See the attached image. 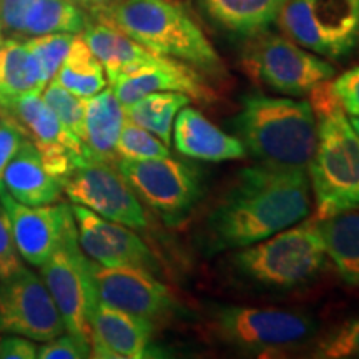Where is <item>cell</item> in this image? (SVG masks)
<instances>
[{
  "instance_id": "2",
  "label": "cell",
  "mask_w": 359,
  "mask_h": 359,
  "mask_svg": "<svg viewBox=\"0 0 359 359\" xmlns=\"http://www.w3.org/2000/svg\"><path fill=\"white\" fill-rule=\"evenodd\" d=\"M318 140L308 165L314 193V219L359 210V137L331 92L330 80L309 93Z\"/></svg>"
},
{
  "instance_id": "35",
  "label": "cell",
  "mask_w": 359,
  "mask_h": 359,
  "mask_svg": "<svg viewBox=\"0 0 359 359\" xmlns=\"http://www.w3.org/2000/svg\"><path fill=\"white\" fill-rule=\"evenodd\" d=\"M330 85L343 110L351 116H359V65L331 79Z\"/></svg>"
},
{
  "instance_id": "42",
  "label": "cell",
  "mask_w": 359,
  "mask_h": 359,
  "mask_svg": "<svg viewBox=\"0 0 359 359\" xmlns=\"http://www.w3.org/2000/svg\"><path fill=\"white\" fill-rule=\"evenodd\" d=\"M110 2H115V0H107V4H110ZM107 4H105V6H107Z\"/></svg>"
},
{
  "instance_id": "18",
  "label": "cell",
  "mask_w": 359,
  "mask_h": 359,
  "mask_svg": "<svg viewBox=\"0 0 359 359\" xmlns=\"http://www.w3.org/2000/svg\"><path fill=\"white\" fill-rule=\"evenodd\" d=\"M90 358L140 359L150 356L155 323L148 318L97 303L90 318Z\"/></svg>"
},
{
  "instance_id": "12",
  "label": "cell",
  "mask_w": 359,
  "mask_h": 359,
  "mask_svg": "<svg viewBox=\"0 0 359 359\" xmlns=\"http://www.w3.org/2000/svg\"><path fill=\"white\" fill-rule=\"evenodd\" d=\"M0 116L12 120L20 128L39 150L45 170L60 183L87 156L83 142L62 125L43 102L42 93L0 95Z\"/></svg>"
},
{
  "instance_id": "28",
  "label": "cell",
  "mask_w": 359,
  "mask_h": 359,
  "mask_svg": "<svg viewBox=\"0 0 359 359\" xmlns=\"http://www.w3.org/2000/svg\"><path fill=\"white\" fill-rule=\"evenodd\" d=\"M191 98L180 92H154L138 98L137 102L123 107L130 122L140 125L165 145H170L173 133V123L178 111L187 107Z\"/></svg>"
},
{
  "instance_id": "31",
  "label": "cell",
  "mask_w": 359,
  "mask_h": 359,
  "mask_svg": "<svg viewBox=\"0 0 359 359\" xmlns=\"http://www.w3.org/2000/svg\"><path fill=\"white\" fill-rule=\"evenodd\" d=\"M116 155L125 160H150L168 156L170 150L158 137L127 118L116 142Z\"/></svg>"
},
{
  "instance_id": "33",
  "label": "cell",
  "mask_w": 359,
  "mask_h": 359,
  "mask_svg": "<svg viewBox=\"0 0 359 359\" xmlns=\"http://www.w3.org/2000/svg\"><path fill=\"white\" fill-rule=\"evenodd\" d=\"M40 359H83L90 358V343L79 336L65 333L50 341H45L37 348Z\"/></svg>"
},
{
  "instance_id": "38",
  "label": "cell",
  "mask_w": 359,
  "mask_h": 359,
  "mask_svg": "<svg viewBox=\"0 0 359 359\" xmlns=\"http://www.w3.org/2000/svg\"><path fill=\"white\" fill-rule=\"evenodd\" d=\"M37 358V344L19 334H6L0 338V359H34Z\"/></svg>"
},
{
  "instance_id": "5",
  "label": "cell",
  "mask_w": 359,
  "mask_h": 359,
  "mask_svg": "<svg viewBox=\"0 0 359 359\" xmlns=\"http://www.w3.org/2000/svg\"><path fill=\"white\" fill-rule=\"evenodd\" d=\"M231 275L246 286L286 293L311 285L327 264L316 219L303 222L245 248L230 258Z\"/></svg>"
},
{
  "instance_id": "34",
  "label": "cell",
  "mask_w": 359,
  "mask_h": 359,
  "mask_svg": "<svg viewBox=\"0 0 359 359\" xmlns=\"http://www.w3.org/2000/svg\"><path fill=\"white\" fill-rule=\"evenodd\" d=\"M24 268L22 257L17 250L11 219L0 203V280H7Z\"/></svg>"
},
{
  "instance_id": "36",
  "label": "cell",
  "mask_w": 359,
  "mask_h": 359,
  "mask_svg": "<svg viewBox=\"0 0 359 359\" xmlns=\"http://www.w3.org/2000/svg\"><path fill=\"white\" fill-rule=\"evenodd\" d=\"M24 138V133L12 120L0 116V191H4V170L12 160V156L17 154Z\"/></svg>"
},
{
  "instance_id": "16",
  "label": "cell",
  "mask_w": 359,
  "mask_h": 359,
  "mask_svg": "<svg viewBox=\"0 0 359 359\" xmlns=\"http://www.w3.org/2000/svg\"><path fill=\"white\" fill-rule=\"evenodd\" d=\"M0 203L11 219L13 240L22 259L40 268L58 248L67 226L74 222L72 206L67 203L29 206L17 201L6 190L0 191Z\"/></svg>"
},
{
  "instance_id": "23",
  "label": "cell",
  "mask_w": 359,
  "mask_h": 359,
  "mask_svg": "<svg viewBox=\"0 0 359 359\" xmlns=\"http://www.w3.org/2000/svg\"><path fill=\"white\" fill-rule=\"evenodd\" d=\"M286 0H201L215 24L240 37H255L276 24Z\"/></svg>"
},
{
  "instance_id": "40",
  "label": "cell",
  "mask_w": 359,
  "mask_h": 359,
  "mask_svg": "<svg viewBox=\"0 0 359 359\" xmlns=\"http://www.w3.org/2000/svg\"><path fill=\"white\" fill-rule=\"evenodd\" d=\"M349 122H351L354 132H356V135L359 137V116H353V118L349 120Z\"/></svg>"
},
{
  "instance_id": "14",
  "label": "cell",
  "mask_w": 359,
  "mask_h": 359,
  "mask_svg": "<svg viewBox=\"0 0 359 359\" xmlns=\"http://www.w3.org/2000/svg\"><path fill=\"white\" fill-rule=\"evenodd\" d=\"M90 273L98 303L138 314L154 323L165 321L180 311V304L155 273L133 266H102L90 259Z\"/></svg>"
},
{
  "instance_id": "4",
  "label": "cell",
  "mask_w": 359,
  "mask_h": 359,
  "mask_svg": "<svg viewBox=\"0 0 359 359\" xmlns=\"http://www.w3.org/2000/svg\"><path fill=\"white\" fill-rule=\"evenodd\" d=\"M98 20L116 27L156 55L218 75L223 62L201 27L173 0H115L95 8Z\"/></svg>"
},
{
  "instance_id": "6",
  "label": "cell",
  "mask_w": 359,
  "mask_h": 359,
  "mask_svg": "<svg viewBox=\"0 0 359 359\" xmlns=\"http://www.w3.org/2000/svg\"><path fill=\"white\" fill-rule=\"evenodd\" d=\"M206 316L210 331L219 343L257 356L302 348L320 330L313 316L291 309L212 304Z\"/></svg>"
},
{
  "instance_id": "9",
  "label": "cell",
  "mask_w": 359,
  "mask_h": 359,
  "mask_svg": "<svg viewBox=\"0 0 359 359\" xmlns=\"http://www.w3.org/2000/svg\"><path fill=\"white\" fill-rule=\"evenodd\" d=\"M276 24L294 43L336 60L359 42V0H286Z\"/></svg>"
},
{
  "instance_id": "25",
  "label": "cell",
  "mask_w": 359,
  "mask_h": 359,
  "mask_svg": "<svg viewBox=\"0 0 359 359\" xmlns=\"http://www.w3.org/2000/svg\"><path fill=\"white\" fill-rule=\"evenodd\" d=\"M45 82L34 53L19 37L6 39L0 58V95L20 97L42 93Z\"/></svg>"
},
{
  "instance_id": "30",
  "label": "cell",
  "mask_w": 359,
  "mask_h": 359,
  "mask_svg": "<svg viewBox=\"0 0 359 359\" xmlns=\"http://www.w3.org/2000/svg\"><path fill=\"white\" fill-rule=\"evenodd\" d=\"M43 102L50 107L62 125L83 142L85 135V98H80L50 80L42 90Z\"/></svg>"
},
{
  "instance_id": "22",
  "label": "cell",
  "mask_w": 359,
  "mask_h": 359,
  "mask_svg": "<svg viewBox=\"0 0 359 359\" xmlns=\"http://www.w3.org/2000/svg\"><path fill=\"white\" fill-rule=\"evenodd\" d=\"M82 37L102 64L110 83H114L127 72L150 64L161 57L103 20H98L95 24L88 22L82 32Z\"/></svg>"
},
{
  "instance_id": "32",
  "label": "cell",
  "mask_w": 359,
  "mask_h": 359,
  "mask_svg": "<svg viewBox=\"0 0 359 359\" xmlns=\"http://www.w3.org/2000/svg\"><path fill=\"white\" fill-rule=\"evenodd\" d=\"M74 39L75 34H47L25 40L27 47L34 53L47 83L57 75L62 62L65 60L67 53L70 50Z\"/></svg>"
},
{
  "instance_id": "20",
  "label": "cell",
  "mask_w": 359,
  "mask_h": 359,
  "mask_svg": "<svg viewBox=\"0 0 359 359\" xmlns=\"http://www.w3.org/2000/svg\"><path fill=\"white\" fill-rule=\"evenodd\" d=\"M2 182L8 195L29 206L53 205L62 195V183L45 170L39 150L27 138L7 163Z\"/></svg>"
},
{
  "instance_id": "7",
  "label": "cell",
  "mask_w": 359,
  "mask_h": 359,
  "mask_svg": "<svg viewBox=\"0 0 359 359\" xmlns=\"http://www.w3.org/2000/svg\"><path fill=\"white\" fill-rule=\"evenodd\" d=\"M137 198L167 226L188 222L205 196L203 172L172 155L150 160L118 158L115 163Z\"/></svg>"
},
{
  "instance_id": "26",
  "label": "cell",
  "mask_w": 359,
  "mask_h": 359,
  "mask_svg": "<svg viewBox=\"0 0 359 359\" xmlns=\"http://www.w3.org/2000/svg\"><path fill=\"white\" fill-rule=\"evenodd\" d=\"M87 15L75 0H34L22 22L20 37L47 34H82Z\"/></svg>"
},
{
  "instance_id": "19",
  "label": "cell",
  "mask_w": 359,
  "mask_h": 359,
  "mask_svg": "<svg viewBox=\"0 0 359 359\" xmlns=\"http://www.w3.org/2000/svg\"><path fill=\"white\" fill-rule=\"evenodd\" d=\"M172 140L183 156L200 161H230L246 156L243 143L238 137L223 132L210 122L200 110L183 107L173 123Z\"/></svg>"
},
{
  "instance_id": "21",
  "label": "cell",
  "mask_w": 359,
  "mask_h": 359,
  "mask_svg": "<svg viewBox=\"0 0 359 359\" xmlns=\"http://www.w3.org/2000/svg\"><path fill=\"white\" fill-rule=\"evenodd\" d=\"M125 120L123 105L114 88H103L95 95L85 98V135L83 145L92 158L115 165L118 161L116 142Z\"/></svg>"
},
{
  "instance_id": "13",
  "label": "cell",
  "mask_w": 359,
  "mask_h": 359,
  "mask_svg": "<svg viewBox=\"0 0 359 359\" xmlns=\"http://www.w3.org/2000/svg\"><path fill=\"white\" fill-rule=\"evenodd\" d=\"M64 333V320L42 276L24 266L0 280V334L45 343Z\"/></svg>"
},
{
  "instance_id": "27",
  "label": "cell",
  "mask_w": 359,
  "mask_h": 359,
  "mask_svg": "<svg viewBox=\"0 0 359 359\" xmlns=\"http://www.w3.org/2000/svg\"><path fill=\"white\" fill-rule=\"evenodd\" d=\"M52 80L80 98H88L107 87L105 70L88 48L82 34L75 35L65 60Z\"/></svg>"
},
{
  "instance_id": "1",
  "label": "cell",
  "mask_w": 359,
  "mask_h": 359,
  "mask_svg": "<svg viewBox=\"0 0 359 359\" xmlns=\"http://www.w3.org/2000/svg\"><path fill=\"white\" fill-rule=\"evenodd\" d=\"M311 215L306 170L253 165L236 173L198 231L206 257L235 251L276 235Z\"/></svg>"
},
{
  "instance_id": "41",
  "label": "cell",
  "mask_w": 359,
  "mask_h": 359,
  "mask_svg": "<svg viewBox=\"0 0 359 359\" xmlns=\"http://www.w3.org/2000/svg\"><path fill=\"white\" fill-rule=\"evenodd\" d=\"M4 45H6V39H4V32H2V29H0V58H2Z\"/></svg>"
},
{
  "instance_id": "15",
  "label": "cell",
  "mask_w": 359,
  "mask_h": 359,
  "mask_svg": "<svg viewBox=\"0 0 359 359\" xmlns=\"http://www.w3.org/2000/svg\"><path fill=\"white\" fill-rule=\"evenodd\" d=\"M80 248L85 257L102 266H133L160 275V259L150 245L132 228L110 222L85 206H72Z\"/></svg>"
},
{
  "instance_id": "39",
  "label": "cell",
  "mask_w": 359,
  "mask_h": 359,
  "mask_svg": "<svg viewBox=\"0 0 359 359\" xmlns=\"http://www.w3.org/2000/svg\"><path fill=\"white\" fill-rule=\"evenodd\" d=\"M75 2H79V4H83V6H88V7H92L93 11H95V8L102 7V6H105V4H107V0H75Z\"/></svg>"
},
{
  "instance_id": "24",
  "label": "cell",
  "mask_w": 359,
  "mask_h": 359,
  "mask_svg": "<svg viewBox=\"0 0 359 359\" xmlns=\"http://www.w3.org/2000/svg\"><path fill=\"white\" fill-rule=\"evenodd\" d=\"M316 228L341 280L359 288V210L316 219Z\"/></svg>"
},
{
  "instance_id": "8",
  "label": "cell",
  "mask_w": 359,
  "mask_h": 359,
  "mask_svg": "<svg viewBox=\"0 0 359 359\" xmlns=\"http://www.w3.org/2000/svg\"><path fill=\"white\" fill-rule=\"evenodd\" d=\"M243 67L251 79L281 95H309L318 85L334 79L336 69L286 35L268 30L250 37Z\"/></svg>"
},
{
  "instance_id": "11",
  "label": "cell",
  "mask_w": 359,
  "mask_h": 359,
  "mask_svg": "<svg viewBox=\"0 0 359 359\" xmlns=\"http://www.w3.org/2000/svg\"><path fill=\"white\" fill-rule=\"evenodd\" d=\"M62 190L75 205L85 206L98 217L138 231L150 228L145 206L115 165L87 155L62 182Z\"/></svg>"
},
{
  "instance_id": "10",
  "label": "cell",
  "mask_w": 359,
  "mask_h": 359,
  "mask_svg": "<svg viewBox=\"0 0 359 359\" xmlns=\"http://www.w3.org/2000/svg\"><path fill=\"white\" fill-rule=\"evenodd\" d=\"M40 276L60 311L67 333L90 343V318L98 299L90 273V259L80 248L75 219L67 226L58 248L40 266Z\"/></svg>"
},
{
  "instance_id": "37",
  "label": "cell",
  "mask_w": 359,
  "mask_h": 359,
  "mask_svg": "<svg viewBox=\"0 0 359 359\" xmlns=\"http://www.w3.org/2000/svg\"><path fill=\"white\" fill-rule=\"evenodd\" d=\"M34 0H0V29L4 34L20 37L22 22Z\"/></svg>"
},
{
  "instance_id": "29",
  "label": "cell",
  "mask_w": 359,
  "mask_h": 359,
  "mask_svg": "<svg viewBox=\"0 0 359 359\" xmlns=\"http://www.w3.org/2000/svg\"><path fill=\"white\" fill-rule=\"evenodd\" d=\"M311 358L359 359V314L327 330L314 344Z\"/></svg>"
},
{
  "instance_id": "3",
  "label": "cell",
  "mask_w": 359,
  "mask_h": 359,
  "mask_svg": "<svg viewBox=\"0 0 359 359\" xmlns=\"http://www.w3.org/2000/svg\"><path fill=\"white\" fill-rule=\"evenodd\" d=\"M231 128L259 165L308 172L318 140L309 102L248 93L241 98Z\"/></svg>"
},
{
  "instance_id": "17",
  "label": "cell",
  "mask_w": 359,
  "mask_h": 359,
  "mask_svg": "<svg viewBox=\"0 0 359 359\" xmlns=\"http://www.w3.org/2000/svg\"><path fill=\"white\" fill-rule=\"evenodd\" d=\"M110 85L123 107L154 92H180L203 103L215 100L213 88L205 82L200 70L168 57H158L150 64L130 70Z\"/></svg>"
}]
</instances>
